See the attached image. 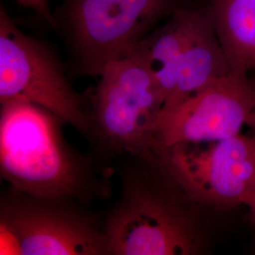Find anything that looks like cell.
Masks as SVG:
<instances>
[{
	"mask_svg": "<svg viewBox=\"0 0 255 255\" xmlns=\"http://www.w3.org/2000/svg\"><path fill=\"white\" fill-rule=\"evenodd\" d=\"M63 123L30 102L1 104L0 171L12 189L46 200L82 201L99 192L89 162L64 139Z\"/></svg>",
	"mask_w": 255,
	"mask_h": 255,
	"instance_id": "obj_1",
	"label": "cell"
},
{
	"mask_svg": "<svg viewBox=\"0 0 255 255\" xmlns=\"http://www.w3.org/2000/svg\"><path fill=\"white\" fill-rule=\"evenodd\" d=\"M182 0H62L55 28L79 73L100 77L107 64L128 57Z\"/></svg>",
	"mask_w": 255,
	"mask_h": 255,
	"instance_id": "obj_2",
	"label": "cell"
},
{
	"mask_svg": "<svg viewBox=\"0 0 255 255\" xmlns=\"http://www.w3.org/2000/svg\"><path fill=\"white\" fill-rule=\"evenodd\" d=\"M93 134L120 152L152 156L164 99L153 76L133 56L111 62L91 97Z\"/></svg>",
	"mask_w": 255,
	"mask_h": 255,
	"instance_id": "obj_3",
	"label": "cell"
},
{
	"mask_svg": "<svg viewBox=\"0 0 255 255\" xmlns=\"http://www.w3.org/2000/svg\"><path fill=\"white\" fill-rule=\"evenodd\" d=\"M26 101L49 110L85 135L91 119L53 49L26 34L0 8V103Z\"/></svg>",
	"mask_w": 255,
	"mask_h": 255,
	"instance_id": "obj_4",
	"label": "cell"
},
{
	"mask_svg": "<svg viewBox=\"0 0 255 255\" xmlns=\"http://www.w3.org/2000/svg\"><path fill=\"white\" fill-rule=\"evenodd\" d=\"M192 200L214 206L246 204L255 192V140L239 133L182 143L153 153Z\"/></svg>",
	"mask_w": 255,
	"mask_h": 255,
	"instance_id": "obj_5",
	"label": "cell"
},
{
	"mask_svg": "<svg viewBox=\"0 0 255 255\" xmlns=\"http://www.w3.org/2000/svg\"><path fill=\"white\" fill-rule=\"evenodd\" d=\"M103 228L109 255H188L199 251V237L191 221L139 176L128 180Z\"/></svg>",
	"mask_w": 255,
	"mask_h": 255,
	"instance_id": "obj_6",
	"label": "cell"
},
{
	"mask_svg": "<svg viewBox=\"0 0 255 255\" xmlns=\"http://www.w3.org/2000/svg\"><path fill=\"white\" fill-rule=\"evenodd\" d=\"M72 201L46 200L12 189L1 201L2 232L23 255H109L104 228Z\"/></svg>",
	"mask_w": 255,
	"mask_h": 255,
	"instance_id": "obj_7",
	"label": "cell"
},
{
	"mask_svg": "<svg viewBox=\"0 0 255 255\" xmlns=\"http://www.w3.org/2000/svg\"><path fill=\"white\" fill-rule=\"evenodd\" d=\"M255 108V82L248 74L230 73L162 113L152 153L182 143L237 135Z\"/></svg>",
	"mask_w": 255,
	"mask_h": 255,
	"instance_id": "obj_8",
	"label": "cell"
},
{
	"mask_svg": "<svg viewBox=\"0 0 255 255\" xmlns=\"http://www.w3.org/2000/svg\"><path fill=\"white\" fill-rule=\"evenodd\" d=\"M230 73L232 70L228 57L219 41L209 10L204 9L183 47L176 85L164 104L163 112Z\"/></svg>",
	"mask_w": 255,
	"mask_h": 255,
	"instance_id": "obj_9",
	"label": "cell"
},
{
	"mask_svg": "<svg viewBox=\"0 0 255 255\" xmlns=\"http://www.w3.org/2000/svg\"><path fill=\"white\" fill-rule=\"evenodd\" d=\"M204 9L181 4L164 24L146 35L133 49V56L146 65L164 99V104L176 85L178 66L183 47Z\"/></svg>",
	"mask_w": 255,
	"mask_h": 255,
	"instance_id": "obj_10",
	"label": "cell"
},
{
	"mask_svg": "<svg viewBox=\"0 0 255 255\" xmlns=\"http://www.w3.org/2000/svg\"><path fill=\"white\" fill-rule=\"evenodd\" d=\"M209 10L232 73L255 69V0H209Z\"/></svg>",
	"mask_w": 255,
	"mask_h": 255,
	"instance_id": "obj_11",
	"label": "cell"
},
{
	"mask_svg": "<svg viewBox=\"0 0 255 255\" xmlns=\"http://www.w3.org/2000/svg\"><path fill=\"white\" fill-rule=\"evenodd\" d=\"M19 5L35 11L51 27L55 28L54 11L50 7L49 0H15Z\"/></svg>",
	"mask_w": 255,
	"mask_h": 255,
	"instance_id": "obj_12",
	"label": "cell"
},
{
	"mask_svg": "<svg viewBox=\"0 0 255 255\" xmlns=\"http://www.w3.org/2000/svg\"><path fill=\"white\" fill-rule=\"evenodd\" d=\"M246 126L250 129V135L255 140V108L247 120Z\"/></svg>",
	"mask_w": 255,
	"mask_h": 255,
	"instance_id": "obj_13",
	"label": "cell"
},
{
	"mask_svg": "<svg viewBox=\"0 0 255 255\" xmlns=\"http://www.w3.org/2000/svg\"><path fill=\"white\" fill-rule=\"evenodd\" d=\"M245 205L249 207L250 212H251V218L253 219V222L255 223V194L250 198V200L247 201Z\"/></svg>",
	"mask_w": 255,
	"mask_h": 255,
	"instance_id": "obj_14",
	"label": "cell"
}]
</instances>
